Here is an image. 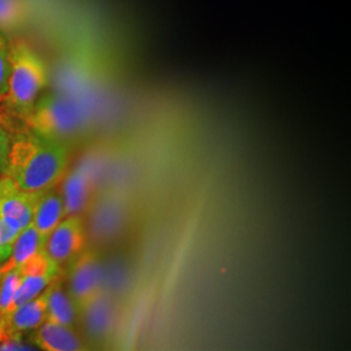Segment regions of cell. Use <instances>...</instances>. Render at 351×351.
Returning <instances> with one entry per match:
<instances>
[{
    "instance_id": "obj_1",
    "label": "cell",
    "mask_w": 351,
    "mask_h": 351,
    "mask_svg": "<svg viewBox=\"0 0 351 351\" xmlns=\"http://www.w3.org/2000/svg\"><path fill=\"white\" fill-rule=\"evenodd\" d=\"M69 158L66 141L23 128L11 133L8 162L3 173L23 190L45 191L63 180Z\"/></svg>"
},
{
    "instance_id": "obj_2",
    "label": "cell",
    "mask_w": 351,
    "mask_h": 351,
    "mask_svg": "<svg viewBox=\"0 0 351 351\" xmlns=\"http://www.w3.org/2000/svg\"><path fill=\"white\" fill-rule=\"evenodd\" d=\"M10 62L8 88L0 98V111L16 132L25 128L24 120L47 86L49 72L42 58L24 40H10Z\"/></svg>"
},
{
    "instance_id": "obj_3",
    "label": "cell",
    "mask_w": 351,
    "mask_h": 351,
    "mask_svg": "<svg viewBox=\"0 0 351 351\" xmlns=\"http://www.w3.org/2000/svg\"><path fill=\"white\" fill-rule=\"evenodd\" d=\"M88 120V113L82 104L63 94L40 95L32 111L24 120V126L51 138L73 137Z\"/></svg>"
},
{
    "instance_id": "obj_4",
    "label": "cell",
    "mask_w": 351,
    "mask_h": 351,
    "mask_svg": "<svg viewBox=\"0 0 351 351\" xmlns=\"http://www.w3.org/2000/svg\"><path fill=\"white\" fill-rule=\"evenodd\" d=\"M39 193L23 190L8 176L0 175V249L7 259L17 234L32 224Z\"/></svg>"
},
{
    "instance_id": "obj_5",
    "label": "cell",
    "mask_w": 351,
    "mask_h": 351,
    "mask_svg": "<svg viewBox=\"0 0 351 351\" xmlns=\"http://www.w3.org/2000/svg\"><path fill=\"white\" fill-rule=\"evenodd\" d=\"M20 284L13 301V310L34 300L62 275V267L55 263L46 251H38L27 262L19 267Z\"/></svg>"
},
{
    "instance_id": "obj_6",
    "label": "cell",
    "mask_w": 351,
    "mask_h": 351,
    "mask_svg": "<svg viewBox=\"0 0 351 351\" xmlns=\"http://www.w3.org/2000/svg\"><path fill=\"white\" fill-rule=\"evenodd\" d=\"M85 245L86 232L81 215H69L47 236L45 251L55 263L63 267L72 263Z\"/></svg>"
},
{
    "instance_id": "obj_7",
    "label": "cell",
    "mask_w": 351,
    "mask_h": 351,
    "mask_svg": "<svg viewBox=\"0 0 351 351\" xmlns=\"http://www.w3.org/2000/svg\"><path fill=\"white\" fill-rule=\"evenodd\" d=\"M101 265L93 251H82L69 267L68 293L81 307L101 293Z\"/></svg>"
},
{
    "instance_id": "obj_8",
    "label": "cell",
    "mask_w": 351,
    "mask_h": 351,
    "mask_svg": "<svg viewBox=\"0 0 351 351\" xmlns=\"http://www.w3.org/2000/svg\"><path fill=\"white\" fill-rule=\"evenodd\" d=\"M46 322L45 291L34 300L16 307L11 313L0 316V343L8 339L24 337Z\"/></svg>"
},
{
    "instance_id": "obj_9",
    "label": "cell",
    "mask_w": 351,
    "mask_h": 351,
    "mask_svg": "<svg viewBox=\"0 0 351 351\" xmlns=\"http://www.w3.org/2000/svg\"><path fill=\"white\" fill-rule=\"evenodd\" d=\"M27 339L37 348V350L77 351L84 349V343L73 326L47 320L29 332Z\"/></svg>"
},
{
    "instance_id": "obj_10",
    "label": "cell",
    "mask_w": 351,
    "mask_h": 351,
    "mask_svg": "<svg viewBox=\"0 0 351 351\" xmlns=\"http://www.w3.org/2000/svg\"><path fill=\"white\" fill-rule=\"evenodd\" d=\"M80 317L91 339H104L114 324V308L101 291L80 307Z\"/></svg>"
},
{
    "instance_id": "obj_11",
    "label": "cell",
    "mask_w": 351,
    "mask_h": 351,
    "mask_svg": "<svg viewBox=\"0 0 351 351\" xmlns=\"http://www.w3.org/2000/svg\"><path fill=\"white\" fill-rule=\"evenodd\" d=\"M45 294L46 320L75 328L80 320V306L71 297L66 288H64L60 277L45 290Z\"/></svg>"
},
{
    "instance_id": "obj_12",
    "label": "cell",
    "mask_w": 351,
    "mask_h": 351,
    "mask_svg": "<svg viewBox=\"0 0 351 351\" xmlns=\"http://www.w3.org/2000/svg\"><path fill=\"white\" fill-rule=\"evenodd\" d=\"M93 191V181L88 171L78 168L64 177L62 198L65 216L81 215L88 207Z\"/></svg>"
},
{
    "instance_id": "obj_13",
    "label": "cell",
    "mask_w": 351,
    "mask_h": 351,
    "mask_svg": "<svg viewBox=\"0 0 351 351\" xmlns=\"http://www.w3.org/2000/svg\"><path fill=\"white\" fill-rule=\"evenodd\" d=\"M53 188L39 193L32 219V224L45 237H47L65 217L62 194Z\"/></svg>"
},
{
    "instance_id": "obj_14",
    "label": "cell",
    "mask_w": 351,
    "mask_h": 351,
    "mask_svg": "<svg viewBox=\"0 0 351 351\" xmlns=\"http://www.w3.org/2000/svg\"><path fill=\"white\" fill-rule=\"evenodd\" d=\"M46 239L47 237L42 236L33 224L25 226L13 241L11 255L1 265V272L19 268L33 255H36L38 251L45 250Z\"/></svg>"
},
{
    "instance_id": "obj_15",
    "label": "cell",
    "mask_w": 351,
    "mask_h": 351,
    "mask_svg": "<svg viewBox=\"0 0 351 351\" xmlns=\"http://www.w3.org/2000/svg\"><path fill=\"white\" fill-rule=\"evenodd\" d=\"M25 17L21 0H0V32L8 37Z\"/></svg>"
},
{
    "instance_id": "obj_16",
    "label": "cell",
    "mask_w": 351,
    "mask_h": 351,
    "mask_svg": "<svg viewBox=\"0 0 351 351\" xmlns=\"http://www.w3.org/2000/svg\"><path fill=\"white\" fill-rule=\"evenodd\" d=\"M20 284L19 268L1 272L0 277V316L13 310V301Z\"/></svg>"
},
{
    "instance_id": "obj_17",
    "label": "cell",
    "mask_w": 351,
    "mask_h": 351,
    "mask_svg": "<svg viewBox=\"0 0 351 351\" xmlns=\"http://www.w3.org/2000/svg\"><path fill=\"white\" fill-rule=\"evenodd\" d=\"M10 69V39L0 32V98L7 93Z\"/></svg>"
},
{
    "instance_id": "obj_18",
    "label": "cell",
    "mask_w": 351,
    "mask_h": 351,
    "mask_svg": "<svg viewBox=\"0 0 351 351\" xmlns=\"http://www.w3.org/2000/svg\"><path fill=\"white\" fill-rule=\"evenodd\" d=\"M11 145V132L0 125V175L4 172L8 162V151Z\"/></svg>"
},
{
    "instance_id": "obj_19",
    "label": "cell",
    "mask_w": 351,
    "mask_h": 351,
    "mask_svg": "<svg viewBox=\"0 0 351 351\" xmlns=\"http://www.w3.org/2000/svg\"><path fill=\"white\" fill-rule=\"evenodd\" d=\"M0 125H3L4 128H7V129H8V130L12 133V123L10 121V119H8V117H7L4 113L1 112V111H0Z\"/></svg>"
},
{
    "instance_id": "obj_20",
    "label": "cell",
    "mask_w": 351,
    "mask_h": 351,
    "mask_svg": "<svg viewBox=\"0 0 351 351\" xmlns=\"http://www.w3.org/2000/svg\"><path fill=\"white\" fill-rule=\"evenodd\" d=\"M0 236H1V223H0ZM5 261H7V258L4 256V254L1 252V249H0V262H1V263H4Z\"/></svg>"
},
{
    "instance_id": "obj_21",
    "label": "cell",
    "mask_w": 351,
    "mask_h": 351,
    "mask_svg": "<svg viewBox=\"0 0 351 351\" xmlns=\"http://www.w3.org/2000/svg\"><path fill=\"white\" fill-rule=\"evenodd\" d=\"M1 265H3V263L0 262V277H1Z\"/></svg>"
}]
</instances>
